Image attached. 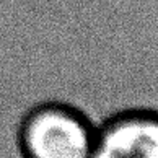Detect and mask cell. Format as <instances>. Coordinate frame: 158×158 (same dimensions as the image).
Here are the masks:
<instances>
[{
	"label": "cell",
	"instance_id": "2",
	"mask_svg": "<svg viewBox=\"0 0 158 158\" xmlns=\"http://www.w3.org/2000/svg\"><path fill=\"white\" fill-rule=\"evenodd\" d=\"M91 158H158V111H121L95 131Z\"/></svg>",
	"mask_w": 158,
	"mask_h": 158
},
{
	"label": "cell",
	"instance_id": "1",
	"mask_svg": "<svg viewBox=\"0 0 158 158\" xmlns=\"http://www.w3.org/2000/svg\"><path fill=\"white\" fill-rule=\"evenodd\" d=\"M95 131L80 109L44 101L21 116L16 143L23 158H91Z\"/></svg>",
	"mask_w": 158,
	"mask_h": 158
}]
</instances>
